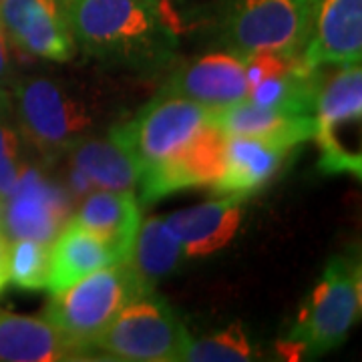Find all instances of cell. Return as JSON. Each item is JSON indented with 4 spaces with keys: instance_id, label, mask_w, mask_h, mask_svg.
I'll use <instances>...</instances> for the list:
<instances>
[{
    "instance_id": "obj_1",
    "label": "cell",
    "mask_w": 362,
    "mask_h": 362,
    "mask_svg": "<svg viewBox=\"0 0 362 362\" xmlns=\"http://www.w3.org/2000/svg\"><path fill=\"white\" fill-rule=\"evenodd\" d=\"M73 39L107 65L161 66L177 47V26L163 0H63Z\"/></svg>"
},
{
    "instance_id": "obj_2",
    "label": "cell",
    "mask_w": 362,
    "mask_h": 362,
    "mask_svg": "<svg viewBox=\"0 0 362 362\" xmlns=\"http://www.w3.org/2000/svg\"><path fill=\"white\" fill-rule=\"evenodd\" d=\"M143 294L147 292L123 259L81 278L66 290L54 292L42 316L85 354L95 349L97 338L117 314Z\"/></svg>"
},
{
    "instance_id": "obj_3",
    "label": "cell",
    "mask_w": 362,
    "mask_h": 362,
    "mask_svg": "<svg viewBox=\"0 0 362 362\" xmlns=\"http://www.w3.org/2000/svg\"><path fill=\"white\" fill-rule=\"evenodd\" d=\"M361 290L358 258L334 256L298 314L288 350L320 356L340 346L361 318Z\"/></svg>"
},
{
    "instance_id": "obj_4",
    "label": "cell",
    "mask_w": 362,
    "mask_h": 362,
    "mask_svg": "<svg viewBox=\"0 0 362 362\" xmlns=\"http://www.w3.org/2000/svg\"><path fill=\"white\" fill-rule=\"evenodd\" d=\"M318 0H230L223 40L233 54H302L312 37Z\"/></svg>"
},
{
    "instance_id": "obj_5",
    "label": "cell",
    "mask_w": 362,
    "mask_h": 362,
    "mask_svg": "<svg viewBox=\"0 0 362 362\" xmlns=\"http://www.w3.org/2000/svg\"><path fill=\"white\" fill-rule=\"evenodd\" d=\"M314 113V139L320 149V171L328 175L349 173L352 177H361V63L342 65L328 81L322 78Z\"/></svg>"
},
{
    "instance_id": "obj_6",
    "label": "cell",
    "mask_w": 362,
    "mask_h": 362,
    "mask_svg": "<svg viewBox=\"0 0 362 362\" xmlns=\"http://www.w3.org/2000/svg\"><path fill=\"white\" fill-rule=\"evenodd\" d=\"M189 334L163 298L147 292L135 298L97 338L95 349L117 361L175 362L189 344Z\"/></svg>"
},
{
    "instance_id": "obj_7",
    "label": "cell",
    "mask_w": 362,
    "mask_h": 362,
    "mask_svg": "<svg viewBox=\"0 0 362 362\" xmlns=\"http://www.w3.org/2000/svg\"><path fill=\"white\" fill-rule=\"evenodd\" d=\"M211 111L206 105L159 93L135 119L113 127L111 135L133 156L141 173L181 149L209 123Z\"/></svg>"
},
{
    "instance_id": "obj_8",
    "label": "cell",
    "mask_w": 362,
    "mask_h": 362,
    "mask_svg": "<svg viewBox=\"0 0 362 362\" xmlns=\"http://www.w3.org/2000/svg\"><path fill=\"white\" fill-rule=\"evenodd\" d=\"M14 97L18 129L47 159L71 149L90 127L83 103L52 78H25L16 85Z\"/></svg>"
},
{
    "instance_id": "obj_9",
    "label": "cell",
    "mask_w": 362,
    "mask_h": 362,
    "mask_svg": "<svg viewBox=\"0 0 362 362\" xmlns=\"http://www.w3.org/2000/svg\"><path fill=\"white\" fill-rule=\"evenodd\" d=\"M226 141L228 135L209 121L173 156L141 171L137 185L143 204L181 189L216 185L223 171Z\"/></svg>"
},
{
    "instance_id": "obj_10",
    "label": "cell",
    "mask_w": 362,
    "mask_h": 362,
    "mask_svg": "<svg viewBox=\"0 0 362 362\" xmlns=\"http://www.w3.org/2000/svg\"><path fill=\"white\" fill-rule=\"evenodd\" d=\"M71 214L69 194L49 181L42 171L25 165L14 192L6 197L2 232L11 240H37L52 244Z\"/></svg>"
},
{
    "instance_id": "obj_11",
    "label": "cell",
    "mask_w": 362,
    "mask_h": 362,
    "mask_svg": "<svg viewBox=\"0 0 362 362\" xmlns=\"http://www.w3.org/2000/svg\"><path fill=\"white\" fill-rule=\"evenodd\" d=\"M0 21L11 42L28 54L57 63L77 54L63 0H0Z\"/></svg>"
},
{
    "instance_id": "obj_12",
    "label": "cell",
    "mask_w": 362,
    "mask_h": 362,
    "mask_svg": "<svg viewBox=\"0 0 362 362\" xmlns=\"http://www.w3.org/2000/svg\"><path fill=\"white\" fill-rule=\"evenodd\" d=\"M159 93L177 95L209 109L238 103L250 95L244 59L233 52L206 54L177 69Z\"/></svg>"
},
{
    "instance_id": "obj_13",
    "label": "cell",
    "mask_w": 362,
    "mask_h": 362,
    "mask_svg": "<svg viewBox=\"0 0 362 362\" xmlns=\"http://www.w3.org/2000/svg\"><path fill=\"white\" fill-rule=\"evenodd\" d=\"M362 0H318L302 61L308 69L361 63Z\"/></svg>"
},
{
    "instance_id": "obj_14",
    "label": "cell",
    "mask_w": 362,
    "mask_h": 362,
    "mask_svg": "<svg viewBox=\"0 0 362 362\" xmlns=\"http://www.w3.org/2000/svg\"><path fill=\"white\" fill-rule=\"evenodd\" d=\"M242 202L240 195H221L220 199L175 211L163 221L180 240L183 256L202 258L232 242L242 223Z\"/></svg>"
},
{
    "instance_id": "obj_15",
    "label": "cell",
    "mask_w": 362,
    "mask_h": 362,
    "mask_svg": "<svg viewBox=\"0 0 362 362\" xmlns=\"http://www.w3.org/2000/svg\"><path fill=\"white\" fill-rule=\"evenodd\" d=\"M292 145L259 137L228 135L226 153H223V171L216 181L214 189L220 195H240L247 197L258 194L259 189L280 171Z\"/></svg>"
},
{
    "instance_id": "obj_16",
    "label": "cell",
    "mask_w": 362,
    "mask_h": 362,
    "mask_svg": "<svg viewBox=\"0 0 362 362\" xmlns=\"http://www.w3.org/2000/svg\"><path fill=\"white\" fill-rule=\"evenodd\" d=\"M209 121L218 125L226 135L272 139V141L288 143L292 147H300L308 139H314V131H316L314 115L268 109L250 99H242L228 107L214 109Z\"/></svg>"
},
{
    "instance_id": "obj_17",
    "label": "cell",
    "mask_w": 362,
    "mask_h": 362,
    "mask_svg": "<svg viewBox=\"0 0 362 362\" xmlns=\"http://www.w3.org/2000/svg\"><path fill=\"white\" fill-rule=\"evenodd\" d=\"M81 352L45 316L0 310V361L54 362L78 358Z\"/></svg>"
},
{
    "instance_id": "obj_18",
    "label": "cell",
    "mask_w": 362,
    "mask_h": 362,
    "mask_svg": "<svg viewBox=\"0 0 362 362\" xmlns=\"http://www.w3.org/2000/svg\"><path fill=\"white\" fill-rule=\"evenodd\" d=\"M123 262L115 247L101 238L78 226L77 221H66L65 228L54 238L51 247V276L49 290L52 294L66 290L81 278L93 272Z\"/></svg>"
},
{
    "instance_id": "obj_19",
    "label": "cell",
    "mask_w": 362,
    "mask_h": 362,
    "mask_svg": "<svg viewBox=\"0 0 362 362\" xmlns=\"http://www.w3.org/2000/svg\"><path fill=\"white\" fill-rule=\"evenodd\" d=\"M73 220L115 247L125 259L141 223V209L133 192L105 189L87 195Z\"/></svg>"
},
{
    "instance_id": "obj_20",
    "label": "cell",
    "mask_w": 362,
    "mask_h": 362,
    "mask_svg": "<svg viewBox=\"0 0 362 362\" xmlns=\"http://www.w3.org/2000/svg\"><path fill=\"white\" fill-rule=\"evenodd\" d=\"M71 163L78 168L93 185L133 192L139 181V165L129 151L109 133L107 139H87L71 147Z\"/></svg>"
},
{
    "instance_id": "obj_21",
    "label": "cell",
    "mask_w": 362,
    "mask_h": 362,
    "mask_svg": "<svg viewBox=\"0 0 362 362\" xmlns=\"http://www.w3.org/2000/svg\"><path fill=\"white\" fill-rule=\"evenodd\" d=\"M181 258L183 250L180 240L169 232L163 218L153 216L139 223V230L125 262L143 290L153 292L157 282L175 270Z\"/></svg>"
},
{
    "instance_id": "obj_22",
    "label": "cell",
    "mask_w": 362,
    "mask_h": 362,
    "mask_svg": "<svg viewBox=\"0 0 362 362\" xmlns=\"http://www.w3.org/2000/svg\"><path fill=\"white\" fill-rule=\"evenodd\" d=\"M252 358H256V349L240 322L209 337L189 340L181 356V361L192 362H244Z\"/></svg>"
},
{
    "instance_id": "obj_23",
    "label": "cell",
    "mask_w": 362,
    "mask_h": 362,
    "mask_svg": "<svg viewBox=\"0 0 362 362\" xmlns=\"http://www.w3.org/2000/svg\"><path fill=\"white\" fill-rule=\"evenodd\" d=\"M51 244L37 240H13L8 254L11 282L21 290L40 292L49 288L51 276Z\"/></svg>"
},
{
    "instance_id": "obj_24",
    "label": "cell",
    "mask_w": 362,
    "mask_h": 362,
    "mask_svg": "<svg viewBox=\"0 0 362 362\" xmlns=\"http://www.w3.org/2000/svg\"><path fill=\"white\" fill-rule=\"evenodd\" d=\"M23 168V139L18 123L13 119L6 95L0 93V194L4 197L14 192Z\"/></svg>"
},
{
    "instance_id": "obj_25",
    "label": "cell",
    "mask_w": 362,
    "mask_h": 362,
    "mask_svg": "<svg viewBox=\"0 0 362 362\" xmlns=\"http://www.w3.org/2000/svg\"><path fill=\"white\" fill-rule=\"evenodd\" d=\"M90 189H93V183H90L89 177L71 163V171H69V192H71V195L87 197L90 194Z\"/></svg>"
},
{
    "instance_id": "obj_26",
    "label": "cell",
    "mask_w": 362,
    "mask_h": 362,
    "mask_svg": "<svg viewBox=\"0 0 362 362\" xmlns=\"http://www.w3.org/2000/svg\"><path fill=\"white\" fill-rule=\"evenodd\" d=\"M8 254H11V238L2 232L0 228V292L11 282V272H8Z\"/></svg>"
},
{
    "instance_id": "obj_27",
    "label": "cell",
    "mask_w": 362,
    "mask_h": 362,
    "mask_svg": "<svg viewBox=\"0 0 362 362\" xmlns=\"http://www.w3.org/2000/svg\"><path fill=\"white\" fill-rule=\"evenodd\" d=\"M8 35L6 28L0 21V83H6V78L11 77V51H8Z\"/></svg>"
},
{
    "instance_id": "obj_28",
    "label": "cell",
    "mask_w": 362,
    "mask_h": 362,
    "mask_svg": "<svg viewBox=\"0 0 362 362\" xmlns=\"http://www.w3.org/2000/svg\"><path fill=\"white\" fill-rule=\"evenodd\" d=\"M4 204H6V197L0 194V226H2V214H4Z\"/></svg>"
}]
</instances>
